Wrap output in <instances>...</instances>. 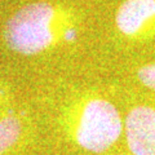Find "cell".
<instances>
[{"label":"cell","instance_id":"cell-6","mask_svg":"<svg viewBox=\"0 0 155 155\" xmlns=\"http://www.w3.org/2000/svg\"><path fill=\"white\" fill-rule=\"evenodd\" d=\"M136 76L141 85L155 92V61L140 66L136 71Z\"/></svg>","mask_w":155,"mask_h":155},{"label":"cell","instance_id":"cell-7","mask_svg":"<svg viewBox=\"0 0 155 155\" xmlns=\"http://www.w3.org/2000/svg\"><path fill=\"white\" fill-rule=\"evenodd\" d=\"M9 104H11V92H9L8 87L0 88V111L4 113L8 109H11Z\"/></svg>","mask_w":155,"mask_h":155},{"label":"cell","instance_id":"cell-1","mask_svg":"<svg viewBox=\"0 0 155 155\" xmlns=\"http://www.w3.org/2000/svg\"><path fill=\"white\" fill-rule=\"evenodd\" d=\"M80 19L72 8L51 2H34L17 9L3 27L11 52L38 56L79 39Z\"/></svg>","mask_w":155,"mask_h":155},{"label":"cell","instance_id":"cell-3","mask_svg":"<svg viewBox=\"0 0 155 155\" xmlns=\"http://www.w3.org/2000/svg\"><path fill=\"white\" fill-rule=\"evenodd\" d=\"M115 27L124 39L147 41L155 38V0H123L115 13Z\"/></svg>","mask_w":155,"mask_h":155},{"label":"cell","instance_id":"cell-2","mask_svg":"<svg viewBox=\"0 0 155 155\" xmlns=\"http://www.w3.org/2000/svg\"><path fill=\"white\" fill-rule=\"evenodd\" d=\"M65 133L78 147L102 154L124 136V118L111 101L84 94L65 109L61 118Z\"/></svg>","mask_w":155,"mask_h":155},{"label":"cell","instance_id":"cell-5","mask_svg":"<svg viewBox=\"0 0 155 155\" xmlns=\"http://www.w3.org/2000/svg\"><path fill=\"white\" fill-rule=\"evenodd\" d=\"M25 137V122L12 109L0 114V155L13 153Z\"/></svg>","mask_w":155,"mask_h":155},{"label":"cell","instance_id":"cell-8","mask_svg":"<svg viewBox=\"0 0 155 155\" xmlns=\"http://www.w3.org/2000/svg\"><path fill=\"white\" fill-rule=\"evenodd\" d=\"M119 155H125V154H119Z\"/></svg>","mask_w":155,"mask_h":155},{"label":"cell","instance_id":"cell-4","mask_svg":"<svg viewBox=\"0 0 155 155\" xmlns=\"http://www.w3.org/2000/svg\"><path fill=\"white\" fill-rule=\"evenodd\" d=\"M124 137L132 155H155V104L137 105L128 111Z\"/></svg>","mask_w":155,"mask_h":155}]
</instances>
